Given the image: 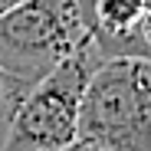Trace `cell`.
Returning <instances> with one entry per match:
<instances>
[{"mask_svg":"<svg viewBox=\"0 0 151 151\" xmlns=\"http://www.w3.org/2000/svg\"><path fill=\"white\" fill-rule=\"evenodd\" d=\"M33 89L30 79L17 76L13 69H7L0 63V151H7V138H10V128H13V118L23 105L27 92Z\"/></svg>","mask_w":151,"mask_h":151,"instance_id":"cell-4","label":"cell"},{"mask_svg":"<svg viewBox=\"0 0 151 151\" xmlns=\"http://www.w3.org/2000/svg\"><path fill=\"white\" fill-rule=\"evenodd\" d=\"M92 0H27L0 17V63L40 82L76 49L95 43Z\"/></svg>","mask_w":151,"mask_h":151,"instance_id":"cell-2","label":"cell"},{"mask_svg":"<svg viewBox=\"0 0 151 151\" xmlns=\"http://www.w3.org/2000/svg\"><path fill=\"white\" fill-rule=\"evenodd\" d=\"M20 4H27V0H0V17H7L10 10H17Z\"/></svg>","mask_w":151,"mask_h":151,"instance_id":"cell-7","label":"cell"},{"mask_svg":"<svg viewBox=\"0 0 151 151\" xmlns=\"http://www.w3.org/2000/svg\"><path fill=\"white\" fill-rule=\"evenodd\" d=\"M79 138L109 151H151V56H109L82 92Z\"/></svg>","mask_w":151,"mask_h":151,"instance_id":"cell-1","label":"cell"},{"mask_svg":"<svg viewBox=\"0 0 151 151\" xmlns=\"http://www.w3.org/2000/svg\"><path fill=\"white\" fill-rule=\"evenodd\" d=\"M99 63L102 53L95 43H89L33 82L13 118L7 151H63L79 138L82 92Z\"/></svg>","mask_w":151,"mask_h":151,"instance_id":"cell-3","label":"cell"},{"mask_svg":"<svg viewBox=\"0 0 151 151\" xmlns=\"http://www.w3.org/2000/svg\"><path fill=\"white\" fill-rule=\"evenodd\" d=\"M63 151H109V148L95 145V141H86V138H76V141H72V145H66Z\"/></svg>","mask_w":151,"mask_h":151,"instance_id":"cell-5","label":"cell"},{"mask_svg":"<svg viewBox=\"0 0 151 151\" xmlns=\"http://www.w3.org/2000/svg\"><path fill=\"white\" fill-rule=\"evenodd\" d=\"M138 33H141V40L151 46V10H145V17H141V23H138Z\"/></svg>","mask_w":151,"mask_h":151,"instance_id":"cell-6","label":"cell"},{"mask_svg":"<svg viewBox=\"0 0 151 151\" xmlns=\"http://www.w3.org/2000/svg\"><path fill=\"white\" fill-rule=\"evenodd\" d=\"M145 4H148V10H151V0H145Z\"/></svg>","mask_w":151,"mask_h":151,"instance_id":"cell-8","label":"cell"}]
</instances>
